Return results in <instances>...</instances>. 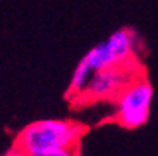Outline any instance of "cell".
<instances>
[{
  "mask_svg": "<svg viewBox=\"0 0 158 156\" xmlns=\"http://www.w3.org/2000/svg\"><path fill=\"white\" fill-rule=\"evenodd\" d=\"M83 134L85 126L81 123L63 119H42L31 122L22 130L14 145L31 156L49 150L80 145Z\"/></svg>",
  "mask_w": 158,
  "mask_h": 156,
  "instance_id": "1",
  "label": "cell"
},
{
  "mask_svg": "<svg viewBox=\"0 0 158 156\" xmlns=\"http://www.w3.org/2000/svg\"><path fill=\"white\" fill-rule=\"evenodd\" d=\"M138 36L128 28H121L106 41L93 47L81 61L94 74L106 67H128L138 66Z\"/></svg>",
  "mask_w": 158,
  "mask_h": 156,
  "instance_id": "2",
  "label": "cell"
},
{
  "mask_svg": "<svg viewBox=\"0 0 158 156\" xmlns=\"http://www.w3.org/2000/svg\"><path fill=\"white\" fill-rule=\"evenodd\" d=\"M153 87L143 75H136L114 98V120L124 128H138L149 120Z\"/></svg>",
  "mask_w": 158,
  "mask_h": 156,
  "instance_id": "3",
  "label": "cell"
},
{
  "mask_svg": "<svg viewBox=\"0 0 158 156\" xmlns=\"http://www.w3.org/2000/svg\"><path fill=\"white\" fill-rule=\"evenodd\" d=\"M141 74V67L128 66V67H106L97 70L89 80L85 92L75 102H100V100H114L122 89Z\"/></svg>",
  "mask_w": 158,
  "mask_h": 156,
  "instance_id": "4",
  "label": "cell"
},
{
  "mask_svg": "<svg viewBox=\"0 0 158 156\" xmlns=\"http://www.w3.org/2000/svg\"><path fill=\"white\" fill-rule=\"evenodd\" d=\"M31 156H78V145L56 148V150H49V151H42V153L31 154Z\"/></svg>",
  "mask_w": 158,
  "mask_h": 156,
  "instance_id": "5",
  "label": "cell"
},
{
  "mask_svg": "<svg viewBox=\"0 0 158 156\" xmlns=\"http://www.w3.org/2000/svg\"><path fill=\"white\" fill-rule=\"evenodd\" d=\"M3 156H30V154H28V153H25L24 150H20L19 147H16V145H14V148H11V150H10L8 153H5Z\"/></svg>",
  "mask_w": 158,
  "mask_h": 156,
  "instance_id": "6",
  "label": "cell"
}]
</instances>
